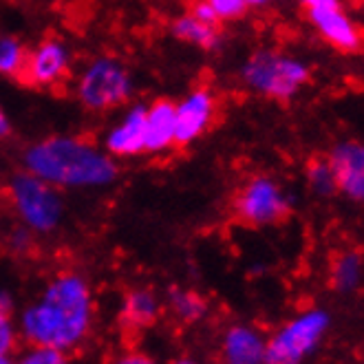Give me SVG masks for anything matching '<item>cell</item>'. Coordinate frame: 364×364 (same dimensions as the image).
Returning <instances> with one entry per match:
<instances>
[{"instance_id": "cell-10", "label": "cell", "mask_w": 364, "mask_h": 364, "mask_svg": "<svg viewBox=\"0 0 364 364\" xmlns=\"http://www.w3.org/2000/svg\"><path fill=\"white\" fill-rule=\"evenodd\" d=\"M217 117V97L210 89H197L175 104V146L199 139Z\"/></svg>"}, {"instance_id": "cell-19", "label": "cell", "mask_w": 364, "mask_h": 364, "mask_svg": "<svg viewBox=\"0 0 364 364\" xmlns=\"http://www.w3.org/2000/svg\"><path fill=\"white\" fill-rule=\"evenodd\" d=\"M16 296L9 287L0 285V355H16L23 347L16 323Z\"/></svg>"}, {"instance_id": "cell-18", "label": "cell", "mask_w": 364, "mask_h": 364, "mask_svg": "<svg viewBox=\"0 0 364 364\" xmlns=\"http://www.w3.org/2000/svg\"><path fill=\"white\" fill-rule=\"evenodd\" d=\"M173 36L183 40V42H190V45H195L199 49H205V51H214L219 45H221V31L217 25H208L203 20H197L195 16H179L175 23H173Z\"/></svg>"}, {"instance_id": "cell-11", "label": "cell", "mask_w": 364, "mask_h": 364, "mask_svg": "<svg viewBox=\"0 0 364 364\" xmlns=\"http://www.w3.org/2000/svg\"><path fill=\"white\" fill-rule=\"evenodd\" d=\"M327 159L333 168L338 192L355 203H364V141H338L331 146Z\"/></svg>"}, {"instance_id": "cell-28", "label": "cell", "mask_w": 364, "mask_h": 364, "mask_svg": "<svg viewBox=\"0 0 364 364\" xmlns=\"http://www.w3.org/2000/svg\"><path fill=\"white\" fill-rule=\"evenodd\" d=\"M9 133H11V122H9L7 113L3 111V106H0V139L9 137Z\"/></svg>"}, {"instance_id": "cell-7", "label": "cell", "mask_w": 364, "mask_h": 364, "mask_svg": "<svg viewBox=\"0 0 364 364\" xmlns=\"http://www.w3.org/2000/svg\"><path fill=\"white\" fill-rule=\"evenodd\" d=\"M291 197L281 181L267 175L250 177L234 195L232 212L247 228H269L291 214Z\"/></svg>"}, {"instance_id": "cell-15", "label": "cell", "mask_w": 364, "mask_h": 364, "mask_svg": "<svg viewBox=\"0 0 364 364\" xmlns=\"http://www.w3.org/2000/svg\"><path fill=\"white\" fill-rule=\"evenodd\" d=\"M175 146V104L161 100L146 106L144 153H164Z\"/></svg>"}, {"instance_id": "cell-3", "label": "cell", "mask_w": 364, "mask_h": 364, "mask_svg": "<svg viewBox=\"0 0 364 364\" xmlns=\"http://www.w3.org/2000/svg\"><path fill=\"white\" fill-rule=\"evenodd\" d=\"M311 80V67L296 55L274 49L254 51L241 67L243 87L256 95L276 102H289Z\"/></svg>"}, {"instance_id": "cell-26", "label": "cell", "mask_w": 364, "mask_h": 364, "mask_svg": "<svg viewBox=\"0 0 364 364\" xmlns=\"http://www.w3.org/2000/svg\"><path fill=\"white\" fill-rule=\"evenodd\" d=\"M190 16H195L197 20H203L208 25H219V18L214 14V9L210 7L208 0H195L190 7Z\"/></svg>"}, {"instance_id": "cell-27", "label": "cell", "mask_w": 364, "mask_h": 364, "mask_svg": "<svg viewBox=\"0 0 364 364\" xmlns=\"http://www.w3.org/2000/svg\"><path fill=\"white\" fill-rule=\"evenodd\" d=\"M305 9H329V7H342V0H301Z\"/></svg>"}, {"instance_id": "cell-6", "label": "cell", "mask_w": 364, "mask_h": 364, "mask_svg": "<svg viewBox=\"0 0 364 364\" xmlns=\"http://www.w3.org/2000/svg\"><path fill=\"white\" fill-rule=\"evenodd\" d=\"M75 95L87 111L104 113L119 104H126L133 95V77L117 58L102 55L91 60L82 69Z\"/></svg>"}, {"instance_id": "cell-21", "label": "cell", "mask_w": 364, "mask_h": 364, "mask_svg": "<svg viewBox=\"0 0 364 364\" xmlns=\"http://www.w3.org/2000/svg\"><path fill=\"white\" fill-rule=\"evenodd\" d=\"M25 60H27V49L20 45V40L11 36L0 38V75L18 77L25 67Z\"/></svg>"}, {"instance_id": "cell-8", "label": "cell", "mask_w": 364, "mask_h": 364, "mask_svg": "<svg viewBox=\"0 0 364 364\" xmlns=\"http://www.w3.org/2000/svg\"><path fill=\"white\" fill-rule=\"evenodd\" d=\"M71 69V51L60 38H45L27 51L25 67L18 80L36 89H53L62 84Z\"/></svg>"}, {"instance_id": "cell-22", "label": "cell", "mask_w": 364, "mask_h": 364, "mask_svg": "<svg viewBox=\"0 0 364 364\" xmlns=\"http://www.w3.org/2000/svg\"><path fill=\"white\" fill-rule=\"evenodd\" d=\"M14 364H73V360L69 353L51 347L23 345L14 355Z\"/></svg>"}, {"instance_id": "cell-9", "label": "cell", "mask_w": 364, "mask_h": 364, "mask_svg": "<svg viewBox=\"0 0 364 364\" xmlns=\"http://www.w3.org/2000/svg\"><path fill=\"white\" fill-rule=\"evenodd\" d=\"M267 336L252 323H230L217 345L219 364H265Z\"/></svg>"}, {"instance_id": "cell-29", "label": "cell", "mask_w": 364, "mask_h": 364, "mask_svg": "<svg viewBox=\"0 0 364 364\" xmlns=\"http://www.w3.org/2000/svg\"><path fill=\"white\" fill-rule=\"evenodd\" d=\"M166 364H203V362L195 355H177V358H170Z\"/></svg>"}, {"instance_id": "cell-4", "label": "cell", "mask_w": 364, "mask_h": 364, "mask_svg": "<svg viewBox=\"0 0 364 364\" xmlns=\"http://www.w3.org/2000/svg\"><path fill=\"white\" fill-rule=\"evenodd\" d=\"M7 199L18 217V223L25 225L36 237H49L64 221V199L60 188L40 179L27 170L11 175L7 181Z\"/></svg>"}, {"instance_id": "cell-25", "label": "cell", "mask_w": 364, "mask_h": 364, "mask_svg": "<svg viewBox=\"0 0 364 364\" xmlns=\"http://www.w3.org/2000/svg\"><path fill=\"white\" fill-rule=\"evenodd\" d=\"M33 239H36V234L29 232L25 225H18L11 234H9V239H7V245L14 254H27L31 252L33 247Z\"/></svg>"}, {"instance_id": "cell-5", "label": "cell", "mask_w": 364, "mask_h": 364, "mask_svg": "<svg viewBox=\"0 0 364 364\" xmlns=\"http://www.w3.org/2000/svg\"><path fill=\"white\" fill-rule=\"evenodd\" d=\"M331 329V314L323 307H309L267 336L265 364H305Z\"/></svg>"}, {"instance_id": "cell-2", "label": "cell", "mask_w": 364, "mask_h": 364, "mask_svg": "<svg viewBox=\"0 0 364 364\" xmlns=\"http://www.w3.org/2000/svg\"><path fill=\"white\" fill-rule=\"evenodd\" d=\"M23 166L27 173L60 190L104 188L119 175L117 164L109 153L71 135H55L27 146Z\"/></svg>"}, {"instance_id": "cell-16", "label": "cell", "mask_w": 364, "mask_h": 364, "mask_svg": "<svg viewBox=\"0 0 364 364\" xmlns=\"http://www.w3.org/2000/svg\"><path fill=\"white\" fill-rule=\"evenodd\" d=\"M166 314L173 316L181 325H199L208 318L210 305L205 298L190 287H170L164 296Z\"/></svg>"}, {"instance_id": "cell-23", "label": "cell", "mask_w": 364, "mask_h": 364, "mask_svg": "<svg viewBox=\"0 0 364 364\" xmlns=\"http://www.w3.org/2000/svg\"><path fill=\"white\" fill-rule=\"evenodd\" d=\"M219 20H239L250 9L245 0H208Z\"/></svg>"}, {"instance_id": "cell-20", "label": "cell", "mask_w": 364, "mask_h": 364, "mask_svg": "<svg viewBox=\"0 0 364 364\" xmlns=\"http://www.w3.org/2000/svg\"><path fill=\"white\" fill-rule=\"evenodd\" d=\"M305 181L307 188L320 199H329L338 195V181L333 175V168L327 157H311L305 166Z\"/></svg>"}, {"instance_id": "cell-13", "label": "cell", "mask_w": 364, "mask_h": 364, "mask_svg": "<svg viewBox=\"0 0 364 364\" xmlns=\"http://www.w3.org/2000/svg\"><path fill=\"white\" fill-rule=\"evenodd\" d=\"M309 23L327 45L342 53H355L364 45V36L353 20L342 11V7L329 9H305Z\"/></svg>"}, {"instance_id": "cell-24", "label": "cell", "mask_w": 364, "mask_h": 364, "mask_svg": "<svg viewBox=\"0 0 364 364\" xmlns=\"http://www.w3.org/2000/svg\"><path fill=\"white\" fill-rule=\"evenodd\" d=\"M106 364H159V362L148 351H144L139 347H131V349L117 351Z\"/></svg>"}, {"instance_id": "cell-1", "label": "cell", "mask_w": 364, "mask_h": 364, "mask_svg": "<svg viewBox=\"0 0 364 364\" xmlns=\"http://www.w3.org/2000/svg\"><path fill=\"white\" fill-rule=\"evenodd\" d=\"M23 345L77 353L97 325V298L91 281L77 269H60L31 303L16 311Z\"/></svg>"}, {"instance_id": "cell-30", "label": "cell", "mask_w": 364, "mask_h": 364, "mask_svg": "<svg viewBox=\"0 0 364 364\" xmlns=\"http://www.w3.org/2000/svg\"><path fill=\"white\" fill-rule=\"evenodd\" d=\"M247 3V7H252V9H263V7H267L272 0H245Z\"/></svg>"}, {"instance_id": "cell-12", "label": "cell", "mask_w": 364, "mask_h": 364, "mask_svg": "<svg viewBox=\"0 0 364 364\" xmlns=\"http://www.w3.org/2000/svg\"><path fill=\"white\" fill-rule=\"evenodd\" d=\"M164 296H159L151 287H131L126 289L119 303V323L126 331L131 333H144L157 327V323L164 318Z\"/></svg>"}, {"instance_id": "cell-14", "label": "cell", "mask_w": 364, "mask_h": 364, "mask_svg": "<svg viewBox=\"0 0 364 364\" xmlns=\"http://www.w3.org/2000/svg\"><path fill=\"white\" fill-rule=\"evenodd\" d=\"M146 106L137 104L111 128L104 137L106 153L111 157H133L144 153Z\"/></svg>"}, {"instance_id": "cell-31", "label": "cell", "mask_w": 364, "mask_h": 364, "mask_svg": "<svg viewBox=\"0 0 364 364\" xmlns=\"http://www.w3.org/2000/svg\"><path fill=\"white\" fill-rule=\"evenodd\" d=\"M0 364H14V355H0Z\"/></svg>"}, {"instance_id": "cell-17", "label": "cell", "mask_w": 364, "mask_h": 364, "mask_svg": "<svg viewBox=\"0 0 364 364\" xmlns=\"http://www.w3.org/2000/svg\"><path fill=\"white\" fill-rule=\"evenodd\" d=\"M362 283H364V256L358 250L340 252L331 263V285L342 294H351L360 289Z\"/></svg>"}]
</instances>
